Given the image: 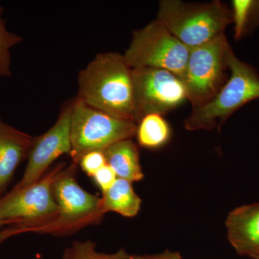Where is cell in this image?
I'll use <instances>...</instances> for the list:
<instances>
[{
	"instance_id": "6da1fadb",
	"label": "cell",
	"mask_w": 259,
	"mask_h": 259,
	"mask_svg": "<svg viewBox=\"0 0 259 259\" xmlns=\"http://www.w3.org/2000/svg\"><path fill=\"white\" fill-rule=\"evenodd\" d=\"M132 71L118 53L97 54L79 71L77 98L116 118L135 122Z\"/></svg>"
},
{
	"instance_id": "7a4b0ae2",
	"label": "cell",
	"mask_w": 259,
	"mask_h": 259,
	"mask_svg": "<svg viewBox=\"0 0 259 259\" xmlns=\"http://www.w3.org/2000/svg\"><path fill=\"white\" fill-rule=\"evenodd\" d=\"M157 20L190 50L224 34L233 23L232 9L221 1L195 5L163 0L159 3Z\"/></svg>"
},
{
	"instance_id": "3957f363",
	"label": "cell",
	"mask_w": 259,
	"mask_h": 259,
	"mask_svg": "<svg viewBox=\"0 0 259 259\" xmlns=\"http://www.w3.org/2000/svg\"><path fill=\"white\" fill-rule=\"evenodd\" d=\"M228 66L231 76L212 100L194 108L185 120L188 131L212 130L248 102L259 99V75L251 65L240 60L230 48Z\"/></svg>"
},
{
	"instance_id": "277c9868",
	"label": "cell",
	"mask_w": 259,
	"mask_h": 259,
	"mask_svg": "<svg viewBox=\"0 0 259 259\" xmlns=\"http://www.w3.org/2000/svg\"><path fill=\"white\" fill-rule=\"evenodd\" d=\"M136 131V122L116 118L76 98L71 115L70 155L77 164L86 153L104 151L116 142L131 139Z\"/></svg>"
},
{
	"instance_id": "5b68a950",
	"label": "cell",
	"mask_w": 259,
	"mask_h": 259,
	"mask_svg": "<svg viewBox=\"0 0 259 259\" xmlns=\"http://www.w3.org/2000/svg\"><path fill=\"white\" fill-rule=\"evenodd\" d=\"M190 51L156 19L133 32L132 40L123 56L132 69H164L182 80Z\"/></svg>"
},
{
	"instance_id": "8992f818",
	"label": "cell",
	"mask_w": 259,
	"mask_h": 259,
	"mask_svg": "<svg viewBox=\"0 0 259 259\" xmlns=\"http://www.w3.org/2000/svg\"><path fill=\"white\" fill-rule=\"evenodd\" d=\"M230 48L224 33L212 41L191 49L182 81L193 109L208 103L228 80Z\"/></svg>"
},
{
	"instance_id": "52a82bcc",
	"label": "cell",
	"mask_w": 259,
	"mask_h": 259,
	"mask_svg": "<svg viewBox=\"0 0 259 259\" xmlns=\"http://www.w3.org/2000/svg\"><path fill=\"white\" fill-rule=\"evenodd\" d=\"M132 78L136 123L151 114L165 115L187 100L182 80L166 70L138 68Z\"/></svg>"
},
{
	"instance_id": "ba28073f",
	"label": "cell",
	"mask_w": 259,
	"mask_h": 259,
	"mask_svg": "<svg viewBox=\"0 0 259 259\" xmlns=\"http://www.w3.org/2000/svg\"><path fill=\"white\" fill-rule=\"evenodd\" d=\"M64 164L56 167L47 177L32 185L13 190L0 200V223L15 221H37L55 217L59 212L52 187Z\"/></svg>"
},
{
	"instance_id": "9c48e42d",
	"label": "cell",
	"mask_w": 259,
	"mask_h": 259,
	"mask_svg": "<svg viewBox=\"0 0 259 259\" xmlns=\"http://www.w3.org/2000/svg\"><path fill=\"white\" fill-rule=\"evenodd\" d=\"M74 102L70 103L54 125L40 137L33 139L23 179L15 187L20 190L38 182L56 158L71 151V122Z\"/></svg>"
},
{
	"instance_id": "30bf717a",
	"label": "cell",
	"mask_w": 259,
	"mask_h": 259,
	"mask_svg": "<svg viewBox=\"0 0 259 259\" xmlns=\"http://www.w3.org/2000/svg\"><path fill=\"white\" fill-rule=\"evenodd\" d=\"M76 165L61 170L53 184V194L59 207L56 225L89 223L105 213L101 199L83 190L75 180Z\"/></svg>"
},
{
	"instance_id": "8fae6325",
	"label": "cell",
	"mask_w": 259,
	"mask_h": 259,
	"mask_svg": "<svg viewBox=\"0 0 259 259\" xmlns=\"http://www.w3.org/2000/svg\"><path fill=\"white\" fill-rule=\"evenodd\" d=\"M226 226L228 241L238 255L259 259V202L232 210Z\"/></svg>"
},
{
	"instance_id": "7c38bea8",
	"label": "cell",
	"mask_w": 259,
	"mask_h": 259,
	"mask_svg": "<svg viewBox=\"0 0 259 259\" xmlns=\"http://www.w3.org/2000/svg\"><path fill=\"white\" fill-rule=\"evenodd\" d=\"M33 139L0 118V187L13 176L20 162L30 151Z\"/></svg>"
},
{
	"instance_id": "4fadbf2b",
	"label": "cell",
	"mask_w": 259,
	"mask_h": 259,
	"mask_svg": "<svg viewBox=\"0 0 259 259\" xmlns=\"http://www.w3.org/2000/svg\"><path fill=\"white\" fill-rule=\"evenodd\" d=\"M104 153L107 164L111 167L118 178L129 181L131 183L144 178L139 149L131 139L115 143L105 149Z\"/></svg>"
},
{
	"instance_id": "5bb4252c",
	"label": "cell",
	"mask_w": 259,
	"mask_h": 259,
	"mask_svg": "<svg viewBox=\"0 0 259 259\" xmlns=\"http://www.w3.org/2000/svg\"><path fill=\"white\" fill-rule=\"evenodd\" d=\"M102 193L104 212H115L127 218H134L139 212L141 199L129 181L117 178L115 184Z\"/></svg>"
},
{
	"instance_id": "9a60e30c",
	"label": "cell",
	"mask_w": 259,
	"mask_h": 259,
	"mask_svg": "<svg viewBox=\"0 0 259 259\" xmlns=\"http://www.w3.org/2000/svg\"><path fill=\"white\" fill-rule=\"evenodd\" d=\"M137 125L138 141L140 146L147 148H157L168 141L171 130L162 115L151 114L145 116Z\"/></svg>"
},
{
	"instance_id": "2e32d148",
	"label": "cell",
	"mask_w": 259,
	"mask_h": 259,
	"mask_svg": "<svg viewBox=\"0 0 259 259\" xmlns=\"http://www.w3.org/2000/svg\"><path fill=\"white\" fill-rule=\"evenodd\" d=\"M4 8L0 5V76L11 77V54L10 49L23 41V37L7 30L3 18Z\"/></svg>"
},
{
	"instance_id": "e0dca14e",
	"label": "cell",
	"mask_w": 259,
	"mask_h": 259,
	"mask_svg": "<svg viewBox=\"0 0 259 259\" xmlns=\"http://www.w3.org/2000/svg\"><path fill=\"white\" fill-rule=\"evenodd\" d=\"M81 169L88 176L93 177L97 171L107 164L104 151H95L86 153L79 162Z\"/></svg>"
},
{
	"instance_id": "ac0fdd59",
	"label": "cell",
	"mask_w": 259,
	"mask_h": 259,
	"mask_svg": "<svg viewBox=\"0 0 259 259\" xmlns=\"http://www.w3.org/2000/svg\"><path fill=\"white\" fill-rule=\"evenodd\" d=\"M95 245L91 242H76L65 252L63 259H94Z\"/></svg>"
},
{
	"instance_id": "d6986e66",
	"label": "cell",
	"mask_w": 259,
	"mask_h": 259,
	"mask_svg": "<svg viewBox=\"0 0 259 259\" xmlns=\"http://www.w3.org/2000/svg\"><path fill=\"white\" fill-rule=\"evenodd\" d=\"M97 185L102 192L108 190L115 184L117 177L115 172L109 165H105L93 177Z\"/></svg>"
},
{
	"instance_id": "ffe728a7",
	"label": "cell",
	"mask_w": 259,
	"mask_h": 259,
	"mask_svg": "<svg viewBox=\"0 0 259 259\" xmlns=\"http://www.w3.org/2000/svg\"><path fill=\"white\" fill-rule=\"evenodd\" d=\"M133 259H182V255L179 252L165 250L158 254L149 255H134Z\"/></svg>"
},
{
	"instance_id": "44dd1931",
	"label": "cell",
	"mask_w": 259,
	"mask_h": 259,
	"mask_svg": "<svg viewBox=\"0 0 259 259\" xmlns=\"http://www.w3.org/2000/svg\"><path fill=\"white\" fill-rule=\"evenodd\" d=\"M134 255H129L125 250H120L112 254L98 253L96 250L94 252V259H133Z\"/></svg>"
},
{
	"instance_id": "7402d4cb",
	"label": "cell",
	"mask_w": 259,
	"mask_h": 259,
	"mask_svg": "<svg viewBox=\"0 0 259 259\" xmlns=\"http://www.w3.org/2000/svg\"><path fill=\"white\" fill-rule=\"evenodd\" d=\"M3 223H0V227H1L2 226H3Z\"/></svg>"
}]
</instances>
